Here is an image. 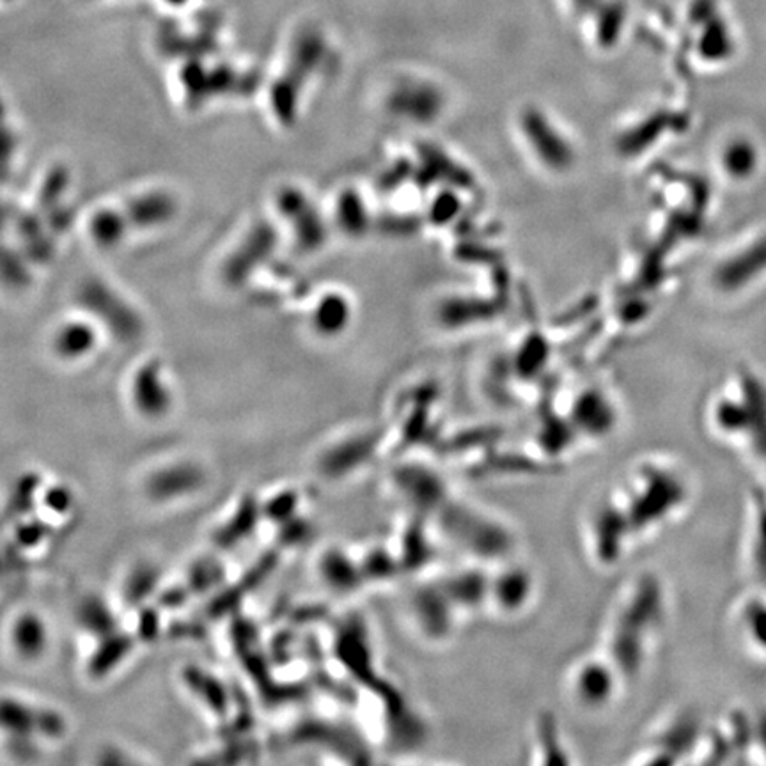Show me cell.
I'll use <instances>...</instances> for the list:
<instances>
[{
    "label": "cell",
    "instance_id": "cell-1",
    "mask_svg": "<svg viewBox=\"0 0 766 766\" xmlns=\"http://www.w3.org/2000/svg\"><path fill=\"white\" fill-rule=\"evenodd\" d=\"M614 690L612 667L605 663H581L573 674V694L579 701L586 705H601L608 701Z\"/></svg>",
    "mask_w": 766,
    "mask_h": 766
},
{
    "label": "cell",
    "instance_id": "cell-2",
    "mask_svg": "<svg viewBox=\"0 0 766 766\" xmlns=\"http://www.w3.org/2000/svg\"><path fill=\"white\" fill-rule=\"evenodd\" d=\"M11 641L16 653L27 660L43 654L49 644V632L45 623L36 614H25L16 619L11 632Z\"/></svg>",
    "mask_w": 766,
    "mask_h": 766
},
{
    "label": "cell",
    "instance_id": "cell-3",
    "mask_svg": "<svg viewBox=\"0 0 766 766\" xmlns=\"http://www.w3.org/2000/svg\"><path fill=\"white\" fill-rule=\"evenodd\" d=\"M40 724L41 713L34 707L16 699H0V729L14 740H27L29 734L40 731Z\"/></svg>",
    "mask_w": 766,
    "mask_h": 766
},
{
    "label": "cell",
    "instance_id": "cell-4",
    "mask_svg": "<svg viewBox=\"0 0 766 766\" xmlns=\"http://www.w3.org/2000/svg\"><path fill=\"white\" fill-rule=\"evenodd\" d=\"M201 472L195 467L179 465L169 471L158 472L149 481V493L155 499H173L188 493L199 486Z\"/></svg>",
    "mask_w": 766,
    "mask_h": 766
},
{
    "label": "cell",
    "instance_id": "cell-5",
    "mask_svg": "<svg viewBox=\"0 0 766 766\" xmlns=\"http://www.w3.org/2000/svg\"><path fill=\"white\" fill-rule=\"evenodd\" d=\"M740 628L751 648L766 654V598L754 596L743 603Z\"/></svg>",
    "mask_w": 766,
    "mask_h": 766
},
{
    "label": "cell",
    "instance_id": "cell-6",
    "mask_svg": "<svg viewBox=\"0 0 766 766\" xmlns=\"http://www.w3.org/2000/svg\"><path fill=\"white\" fill-rule=\"evenodd\" d=\"M135 401L139 409L148 415H160L167 409V396L162 382L153 373H140L135 385Z\"/></svg>",
    "mask_w": 766,
    "mask_h": 766
},
{
    "label": "cell",
    "instance_id": "cell-7",
    "mask_svg": "<svg viewBox=\"0 0 766 766\" xmlns=\"http://www.w3.org/2000/svg\"><path fill=\"white\" fill-rule=\"evenodd\" d=\"M80 623L87 626L91 632L100 634L102 637H107L113 634V626L116 619L113 617L111 610L102 601L89 599V601H84L80 608Z\"/></svg>",
    "mask_w": 766,
    "mask_h": 766
},
{
    "label": "cell",
    "instance_id": "cell-8",
    "mask_svg": "<svg viewBox=\"0 0 766 766\" xmlns=\"http://www.w3.org/2000/svg\"><path fill=\"white\" fill-rule=\"evenodd\" d=\"M105 639H107V643L98 649V653H96V656L93 658V663H91L93 671L96 674H105L109 669H113V665L119 663L130 649V637L111 634Z\"/></svg>",
    "mask_w": 766,
    "mask_h": 766
},
{
    "label": "cell",
    "instance_id": "cell-9",
    "mask_svg": "<svg viewBox=\"0 0 766 766\" xmlns=\"http://www.w3.org/2000/svg\"><path fill=\"white\" fill-rule=\"evenodd\" d=\"M50 500H54V502H56V504H54V509H64V508H68V506H69V495H68V491H66V490H62V488H56V490H52V491L49 493L47 502H50Z\"/></svg>",
    "mask_w": 766,
    "mask_h": 766
}]
</instances>
